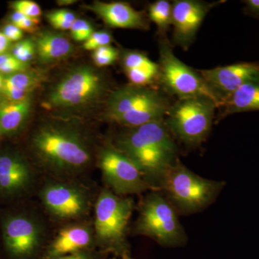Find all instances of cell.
<instances>
[{"label": "cell", "instance_id": "83f0119b", "mask_svg": "<svg viewBox=\"0 0 259 259\" xmlns=\"http://www.w3.org/2000/svg\"><path fill=\"white\" fill-rule=\"evenodd\" d=\"M112 41V36L110 32L105 30L94 32L86 41L83 42V48L85 50L95 51L100 48L110 46Z\"/></svg>", "mask_w": 259, "mask_h": 259}, {"label": "cell", "instance_id": "ba28073f", "mask_svg": "<svg viewBox=\"0 0 259 259\" xmlns=\"http://www.w3.org/2000/svg\"><path fill=\"white\" fill-rule=\"evenodd\" d=\"M136 230L163 246H181L187 241L176 209L158 193L149 194L143 202Z\"/></svg>", "mask_w": 259, "mask_h": 259}, {"label": "cell", "instance_id": "2e32d148", "mask_svg": "<svg viewBox=\"0 0 259 259\" xmlns=\"http://www.w3.org/2000/svg\"><path fill=\"white\" fill-rule=\"evenodd\" d=\"M30 180V171L23 158L17 155L0 156V190L5 194L23 190Z\"/></svg>", "mask_w": 259, "mask_h": 259}, {"label": "cell", "instance_id": "d4e9b609", "mask_svg": "<svg viewBox=\"0 0 259 259\" xmlns=\"http://www.w3.org/2000/svg\"><path fill=\"white\" fill-rule=\"evenodd\" d=\"M11 54L24 64H28L36 55L35 44L31 39L18 41L11 48Z\"/></svg>", "mask_w": 259, "mask_h": 259}, {"label": "cell", "instance_id": "484cf974", "mask_svg": "<svg viewBox=\"0 0 259 259\" xmlns=\"http://www.w3.org/2000/svg\"><path fill=\"white\" fill-rule=\"evenodd\" d=\"M120 56V52L111 46H106L94 51L93 59L94 63L99 67L113 64Z\"/></svg>", "mask_w": 259, "mask_h": 259}, {"label": "cell", "instance_id": "7a4b0ae2", "mask_svg": "<svg viewBox=\"0 0 259 259\" xmlns=\"http://www.w3.org/2000/svg\"><path fill=\"white\" fill-rule=\"evenodd\" d=\"M171 105L161 91L151 87L130 84L109 96L105 115L107 120L134 128L164 120Z\"/></svg>", "mask_w": 259, "mask_h": 259}, {"label": "cell", "instance_id": "8992f818", "mask_svg": "<svg viewBox=\"0 0 259 259\" xmlns=\"http://www.w3.org/2000/svg\"><path fill=\"white\" fill-rule=\"evenodd\" d=\"M217 108L215 102L207 97L180 99L170 107L164 122L171 134L184 144L199 146L210 132Z\"/></svg>", "mask_w": 259, "mask_h": 259}, {"label": "cell", "instance_id": "d6a6232c", "mask_svg": "<svg viewBox=\"0 0 259 259\" xmlns=\"http://www.w3.org/2000/svg\"><path fill=\"white\" fill-rule=\"evenodd\" d=\"M243 3L245 5L243 12L245 15L259 18V0H245Z\"/></svg>", "mask_w": 259, "mask_h": 259}, {"label": "cell", "instance_id": "7c38bea8", "mask_svg": "<svg viewBox=\"0 0 259 259\" xmlns=\"http://www.w3.org/2000/svg\"><path fill=\"white\" fill-rule=\"evenodd\" d=\"M198 72L221 104L249 81L259 79L258 62H239Z\"/></svg>", "mask_w": 259, "mask_h": 259}, {"label": "cell", "instance_id": "7402d4cb", "mask_svg": "<svg viewBox=\"0 0 259 259\" xmlns=\"http://www.w3.org/2000/svg\"><path fill=\"white\" fill-rule=\"evenodd\" d=\"M148 17L157 26L160 37H166V32L171 26L172 3L166 0H158L149 5Z\"/></svg>", "mask_w": 259, "mask_h": 259}, {"label": "cell", "instance_id": "e575fe53", "mask_svg": "<svg viewBox=\"0 0 259 259\" xmlns=\"http://www.w3.org/2000/svg\"><path fill=\"white\" fill-rule=\"evenodd\" d=\"M56 259H91V257L88 253L78 252V253H72V254L63 255V256Z\"/></svg>", "mask_w": 259, "mask_h": 259}, {"label": "cell", "instance_id": "f1b7e54d", "mask_svg": "<svg viewBox=\"0 0 259 259\" xmlns=\"http://www.w3.org/2000/svg\"><path fill=\"white\" fill-rule=\"evenodd\" d=\"M11 23L20 28L22 31L27 32H35L38 28L40 19L29 18L15 11L10 17Z\"/></svg>", "mask_w": 259, "mask_h": 259}, {"label": "cell", "instance_id": "4fadbf2b", "mask_svg": "<svg viewBox=\"0 0 259 259\" xmlns=\"http://www.w3.org/2000/svg\"><path fill=\"white\" fill-rule=\"evenodd\" d=\"M41 198L52 214L63 219L79 217L88 207V199L83 192L61 184L48 185L42 191Z\"/></svg>", "mask_w": 259, "mask_h": 259}, {"label": "cell", "instance_id": "5b68a950", "mask_svg": "<svg viewBox=\"0 0 259 259\" xmlns=\"http://www.w3.org/2000/svg\"><path fill=\"white\" fill-rule=\"evenodd\" d=\"M105 90L103 76L92 66L83 65L71 69L56 83L45 105L57 112L81 111L100 101Z\"/></svg>", "mask_w": 259, "mask_h": 259}, {"label": "cell", "instance_id": "74e56055", "mask_svg": "<svg viewBox=\"0 0 259 259\" xmlns=\"http://www.w3.org/2000/svg\"><path fill=\"white\" fill-rule=\"evenodd\" d=\"M125 259H131V258H125Z\"/></svg>", "mask_w": 259, "mask_h": 259}, {"label": "cell", "instance_id": "30bf717a", "mask_svg": "<svg viewBox=\"0 0 259 259\" xmlns=\"http://www.w3.org/2000/svg\"><path fill=\"white\" fill-rule=\"evenodd\" d=\"M99 165L104 180L116 194H140L153 188L139 167L118 148H104L99 157Z\"/></svg>", "mask_w": 259, "mask_h": 259}, {"label": "cell", "instance_id": "9a60e30c", "mask_svg": "<svg viewBox=\"0 0 259 259\" xmlns=\"http://www.w3.org/2000/svg\"><path fill=\"white\" fill-rule=\"evenodd\" d=\"M88 8L110 28L147 30L149 26L144 13L127 3L96 1Z\"/></svg>", "mask_w": 259, "mask_h": 259}, {"label": "cell", "instance_id": "44dd1931", "mask_svg": "<svg viewBox=\"0 0 259 259\" xmlns=\"http://www.w3.org/2000/svg\"><path fill=\"white\" fill-rule=\"evenodd\" d=\"M30 97L22 101H0V130L5 134L18 131L26 120L31 110Z\"/></svg>", "mask_w": 259, "mask_h": 259}, {"label": "cell", "instance_id": "8d00e7d4", "mask_svg": "<svg viewBox=\"0 0 259 259\" xmlns=\"http://www.w3.org/2000/svg\"><path fill=\"white\" fill-rule=\"evenodd\" d=\"M5 76L3 74H0V94L2 93L3 90V83H4Z\"/></svg>", "mask_w": 259, "mask_h": 259}, {"label": "cell", "instance_id": "836d02e7", "mask_svg": "<svg viewBox=\"0 0 259 259\" xmlns=\"http://www.w3.org/2000/svg\"><path fill=\"white\" fill-rule=\"evenodd\" d=\"M11 42L5 36L3 32H0V56L5 54L10 47Z\"/></svg>", "mask_w": 259, "mask_h": 259}, {"label": "cell", "instance_id": "cb8c5ba5", "mask_svg": "<svg viewBox=\"0 0 259 259\" xmlns=\"http://www.w3.org/2000/svg\"><path fill=\"white\" fill-rule=\"evenodd\" d=\"M49 23L57 30H70L76 20V15L68 10H57L47 15Z\"/></svg>", "mask_w": 259, "mask_h": 259}, {"label": "cell", "instance_id": "9c48e42d", "mask_svg": "<svg viewBox=\"0 0 259 259\" xmlns=\"http://www.w3.org/2000/svg\"><path fill=\"white\" fill-rule=\"evenodd\" d=\"M131 198H124L105 190L95 206V227L102 244L122 252L125 248V231L134 209Z\"/></svg>", "mask_w": 259, "mask_h": 259}, {"label": "cell", "instance_id": "4316f807", "mask_svg": "<svg viewBox=\"0 0 259 259\" xmlns=\"http://www.w3.org/2000/svg\"><path fill=\"white\" fill-rule=\"evenodd\" d=\"M28 64H24L9 53L0 56V74L8 75L27 71Z\"/></svg>", "mask_w": 259, "mask_h": 259}, {"label": "cell", "instance_id": "1f68e13d", "mask_svg": "<svg viewBox=\"0 0 259 259\" xmlns=\"http://www.w3.org/2000/svg\"><path fill=\"white\" fill-rule=\"evenodd\" d=\"M3 32L10 42L19 41V40L20 41L23 37V31L13 23L5 25Z\"/></svg>", "mask_w": 259, "mask_h": 259}, {"label": "cell", "instance_id": "603a6c76", "mask_svg": "<svg viewBox=\"0 0 259 259\" xmlns=\"http://www.w3.org/2000/svg\"><path fill=\"white\" fill-rule=\"evenodd\" d=\"M122 65L124 71L131 69H156L159 68L157 63L153 62L144 53L137 51H126L122 56Z\"/></svg>", "mask_w": 259, "mask_h": 259}, {"label": "cell", "instance_id": "f546056e", "mask_svg": "<svg viewBox=\"0 0 259 259\" xmlns=\"http://www.w3.org/2000/svg\"><path fill=\"white\" fill-rule=\"evenodd\" d=\"M71 35L76 41H86L94 32L91 24L83 19H76L71 29Z\"/></svg>", "mask_w": 259, "mask_h": 259}, {"label": "cell", "instance_id": "d6986e66", "mask_svg": "<svg viewBox=\"0 0 259 259\" xmlns=\"http://www.w3.org/2000/svg\"><path fill=\"white\" fill-rule=\"evenodd\" d=\"M91 234L83 227L74 226L61 230L49 250L51 258L78 253L91 242Z\"/></svg>", "mask_w": 259, "mask_h": 259}, {"label": "cell", "instance_id": "6da1fadb", "mask_svg": "<svg viewBox=\"0 0 259 259\" xmlns=\"http://www.w3.org/2000/svg\"><path fill=\"white\" fill-rule=\"evenodd\" d=\"M139 167L153 188L177 161V145L164 120L131 128L117 141V147Z\"/></svg>", "mask_w": 259, "mask_h": 259}, {"label": "cell", "instance_id": "d590c367", "mask_svg": "<svg viewBox=\"0 0 259 259\" xmlns=\"http://www.w3.org/2000/svg\"><path fill=\"white\" fill-rule=\"evenodd\" d=\"M58 4L60 5H69L71 4H74V3H76V1H74V0H62V1H58Z\"/></svg>", "mask_w": 259, "mask_h": 259}, {"label": "cell", "instance_id": "4dcf8cb0", "mask_svg": "<svg viewBox=\"0 0 259 259\" xmlns=\"http://www.w3.org/2000/svg\"><path fill=\"white\" fill-rule=\"evenodd\" d=\"M15 11L22 13L25 16L34 19H39L42 14L40 7L36 3L30 0H18L12 4Z\"/></svg>", "mask_w": 259, "mask_h": 259}, {"label": "cell", "instance_id": "52a82bcc", "mask_svg": "<svg viewBox=\"0 0 259 259\" xmlns=\"http://www.w3.org/2000/svg\"><path fill=\"white\" fill-rule=\"evenodd\" d=\"M158 64V81L166 93L178 97V100L194 97H207L215 102L219 108V100L201 75L175 56L171 44L166 36L159 38Z\"/></svg>", "mask_w": 259, "mask_h": 259}, {"label": "cell", "instance_id": "5bb4252c", "mask_svg": "<svg viewBox=\"0 0 259 259\" xmlns=\"http://www.w3.org/2000/svg\"><path fill=\"white\" fill-rule=\"evenodd\" d=\"M40 236L36 223L23 216L8 218L3 226L7 249L15 256H25L32 253L38 245Z\"/></svg>", "mask_w": 259, "mask_h": 259}, {"label": "cell", "instance_id": "3957f363", "mask_svg": "<svg viewBox=\"0 0 259 259\" xmlns=\"http://www.w3.org/2000/svg\"><path fill=\"white\" fill-rule=\"evenodd\" d=\"M224 182L204 179L184 166L180 161L166 172L158 188L182 214L200 212L215 200L224 187Z\"/></svg>", "mask_w": 259, "mask_h": 259}, {"label": "cell", "instance_id": "277c9868", "mask_svg": "<svg viewBox=\"0 0 259 259\" xmlns=\"http://www.w3.org/2000/svg\"><path fill=\"white\" fill-rule=\"evenodd\" d=\"M32 144L42 161L56 169H79L90 161L86 141L78 131L69 127L44 126L34 136Z\"/></svg>", "mask_w": 259, "mask_h": 259}, {"label": "cell", "instance_id": "e0dca14e", "mask_svg": "<svg viewBox=\"0 0 259 259\" xmlns=\"http://www.w3.org/2000/svg\"><path fill=\"white\" fill-rule=\"evenodd\" d=\"M35 44L36 55L42 64L63 60L73 51V46L69 39L57 32H41L37 35Z\"/></svg>", "mask_w": 259, "mask_h": 259}, {"label": "cell", "instance_id": "ac0fdd59", "mask_svg": "<svg viewBox=\"0 0 259 259\" xmlns=\"http://www.w3.org/2000/svg\"><path fill=\"white\" fill-rule=\"evenodd\" d=\"M221 118L241 112L259 111V79L241 87L221 104Z\"/></svg>", "mask_w": 259, "mask_h": 259}, {"label": "cell", "instance_id": "ffe728a7", "mask_svg": "<svg viewBox=\"0 0 259 259\" xmlns=\"http://www.w3.org/2000/svg\"><path fill=\"white\" fill-rule=\"evenodd\" d=\"M40 76L36 73L23 71L5 76L2 95L9 101H22L38 86Z\"/></svg>", "mask_w": 259, "mask_h": 259}, {"label": "cell", "instance_id": "8fae6325", "mask_svg": "<svg viewBox=\"0 0 259 259\" xmlns=\"http://www.w3.org/2000/svg\"><path fill=\"white\" fill-rule=\"evenodd\" d=\"M218 3L198 0H176L172 3V40L175 45L187 51L193 44L204 18Z\"/></svg>", "mask_w": 259, "mask_h": 259}]
</instances>
